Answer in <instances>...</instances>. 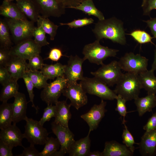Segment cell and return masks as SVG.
<instances>
[{
	"label": "cell",
	"instance_id": "cell-1",
	"mask_svg": "<svg viewBox=\"0 0 156 156\" xmlns=\"http://www.w3.org/2000/svg\"><path fill=\"white\" fill-rule=\"evenodd\" d=\"M92 31L97 40L108 39L122 45L126 44L123 23L115 17L99 20Z\"/></svg>",
	"mask_w": 156,
	"mask_h": 156
},
{
	"label": "cell",
	"instance_id": "cell-2",
	"mask_svg": "<svg viewBox=\"0 0 156 156\" xmlns=\"http://www.w3.org/2000/svg\"><path fill=\"white\" fill-rule=\"evenodd\" d=\"M142 88L138 74L127 72L123 74L114 91L128 101L139 97Z\"/></svg>",
	"mask_w": 156,
	"mask_h": 156
},
{
	"label": "cell",
	"instance_id": "cell-3",
	"mask_svg": "<svg viewBox=\"0 0 156 156\" xmlns=\"http://www.w3.org/2000/svg\"><path fill=\"white\" fill-rule=\"evenodd\" d=\"M100 41L96 40L84 46L82 53L84 61L88 60L90 63L102 65L107 58L116 56L118 50L103 46L100 44Z\"/></svg>",
	"mask_w": 156,
	"mask_h": 156
},
{
	"label": "cell",
	"instance_id": "cell-4",
	"mask_svg": "<svg viewBox=\"0 0 156 156\" xmlns=\"http://www.w3.org/2000/svg\"><path fill=\"white\" fill-rule=\"evenodd\" d=\"M80 83L86 93L97 96L101 99L113 100L117 98V95L114 90L95 77H84Z\"/></svg>",
	"mask_w": 156,
	"mask_h": 156
},
{
	"label": "cell",
	"instance_id": "cell-5",
	"mask_svg": "<svg viewBox=\"0 0 156 156\" xmlns=\"http://www.w3.org/2000/svg\"><path fill=\"white\" fill-rule=\"evenodd\" d=\"M10 30L15 44L33 37L35 27L34 22L28 20H21L5 18L4 19Z\"/></svg>",
	"mask_w": 156,
	"mask_h": 156
},
{
	"label": "cell",
	"instance_id": "cell-6",
	"mask_svg": "<svg viewBox=\"0 0 156 156\" xmlns=\"http://www.w3.org/2000/svg\"><path fill=\"white\" fill-rule=\"evenodd\" d=\"M97 70L90 73L94 77L99 79L108 86L116 84L123 74L118 61L114 60L107 64L101 65Z\"/></svg>",
	"mask_w": 156,
	"mask_h": 156
},
{
	"label": "cell",
	"instance_id": "cell-7",
	"mask_svg": "<svg viewBox=\"0 0 156 156\" xmlns=\"http://www.w3.org/2000/svg\"><path fill=\"white\" fill-rule=\"evenodd\" d=\"M24 133L30 144L43 145L48 138L49 133L47 129L41 125L39 121L27 117Z\"/></svg>",
	"mask_w": 156,
	"mask_h": 156
},
{
	"label": "cell",
	"instance_id": "cell-8",
	"mask_svg": "<svg viewBox=\"0 0 156 156\" xmlns=\"http://www.w3.org/2000/svg\"><path fill=\"white\" fill-rule=\"evenodd\" d=\"M148 59L140 54L126 53L118 61L121 69L138 74L147 70Z\"/></svg>",
	"mask_w": 156,
	"mask_h": 156
},
{
	"label": "cell",
	"instance_id": "cell-9",
	"mask_svg": "<svg viewBox=\"0 0 156 156\" xmlns=\"http://www.w3.org/2000/svg\"><path fill=\"white\" fill-rule=\"evenodd\" d=\"M67 84L65 76L57 77L43 88L40 94L41 99L47 105L55 104Z\"/></svg>",
	"mask_w": 156,
	"mask_h": 156
},
{
	"label": "cell",
	"instance_id": "cell-10",
	"mask_svg": "<svg viewBox=\"0 0 156 156\" xmlns=\"http://www.w3.org/2000/svg\"><path fill=\"white\" fill-rule=\"evenodd\" d=\"M62 94L63 96L70 100L71 106L77 110L88 103L86 93L80 83H68L64 89Z\"/></svg>",
	"mask_w": 156,
	"mask_h": 156
},
{
	"label": "cell",
	"instance_id": "cell-11",
	"mask_svg": "<svg viewBox=\"0 0 156 156\" xmlns=\"http://www.w3.org/2000/svg\"><path fill=\"white\" fill-rule=\"evenodd\" d=\"M42 47L38 44L32 38L22 42L13 47L10 50L11 56H15L25 60H29L33 56L41 52Z\"/></svg>",
	"mask_w": 156,
	"mask_h": 156
},
{
	"label": "cell",
	"instance_id": "cell-12",
	"mask_svg": "<svg viewBox=\"0 0 156 156\" xmlns=\"http://www.w3.org/2000/svg\"><path fill=\"white\" fill-rule=\"evenodd\" d=\"M39 13L49 17H59L64 14L66 8L56 0H31Z\"/></svg>",
	"mask_w": 156,
	"mask_h": 156
},
{
	"label": "cell",
	"instance_id": "cell-13",
	"mask_svg": "<svg viewBox=\"0 0 156 156\" xmlns=\"http://www.w3.org/2000/svg\"><path fill=\"white\" fill-rule=\"evenodd\" d=\"M84 60L77 55L69 57L67 64L65 65L64 76L68 83L72 84L77 83L83 78L82 65Z\"/></svg>",
	"mask_w": 156,
	"mask_h": 156
},
{
	"label": "cell",
	"instance_id": "cell-14",
	"mask_svg": "<svg viewBox=\"0 0 156 156\" xmlns=\"http://www.w3.org/2000/svg\"><path fill=\"white\" fill-rule=\"evenodd\" d=\"M51 129L60 143L59 150L66 154L68 153L72 145L75 141L73 133L68 127L57 123L54 121L51 123Z\"/></svg>",
	"mask_w": 156,
	"mask_h": 156
},
{
	"label": "cell",
	"instance_id": "cell-15",
	"mask_svg": "<svg viewBox=\"0 0 156 156\" xmlns=\"http://www.w3.org/2000/svg\"><path fill=\"white\" fill-rule=\"evenodd\" d=\"M106 102L102 99L99 105H94L87 113L81 116L89 127V133L96 129L107 111L105 108Z\"/></svg>",
	"mask_w": 156,
	"mask_h": 156
},
{
	"label": "cell",
	"instance_id": "cell-16",
	"mask_svg": "<svg viewBox=\"0 0 156 156\" xmlns=\"http://www.w3.org/2000/svg\"><path fill=\"white\" fill-rule=\"evenodd\" d=\"M24 138V133L15 124L11 125L0 131V140L12 148L18 146L23 147L22 141Z\"/></svg>",
	"mask_w": 156,
	"mask_h": 156
},
{
	"label": "cell",
	"instance_id": "cell-17",
	"mask_svg": "<svg viewBox=\"0 0 156 156\" xmlns=\"http://www.w3.org/2000/svg\"><path fill=\"white\" fill-rule=\"evenodd\" d=\"M14 102L12 103V122L16 125L22 120H25L26 116L27 102L25 94L18 92L14 97Z\"/></svg>",
	"mask_w": 156,
	"mask_h": 156
},
{
	"label": "cell",
	"instance_id": "cell-18",
	"mask_svg": "<svg viewBox=\"0 0 156 156\" xmlns=\"http://www.w3.org/2000/svg\"><path fill=\"white\" fill-rule=\"evenodd\" d=\"M138 145L140 152L143 155H155L156 153V129L146 131Z\"/></svg>",
	"mask_w": 156,
	"mask_h": 156
},
{
	"label": "cell",
	"instance_id": "cell-19",
	"mask_svg": "<svg viewBox=\"0 0 156 156\" xmlns=\"http://www.w3.org/2000/svg\"><path fill=\"white\" fill-rule=\"evenodd\" d=\"M12 79L18 81L29 69L26 60L15 56H11L9 62L5 67Z\"/></svg>",
	"mask_w": 156,
	"mask_h": 156
},
{
	"label": "cell",
	"instance_id": "cell-20",
	"mask_svg": "<svg viewBox=\"0 0 156 156\" xmlns=\"http://www.w3.org/2000/svg\"><path fill=\"white\" fill-rule=\"evenodd\" d=\"M102 152L103 156H130L133 153L125 145L115 141L106 142Z\"/></svg>",
	"mask_w": 156,
	"mask_h": 156
},
{
	"label": "cell",
	"instance_id": "cell-21",
	"mask_svg": "<svg viewBox=\"0 0 156 156\" xmlns=\"http://www.w3.org/2000/svg\"><path fill=\"white\" fill-rule=\"evenodd\" d=\"M55 114L54 121L58 124L68 127V122L71 118L70 108L66 101H58L55 104Z\"/></svg>",
	"mask_w": 156,
	"mask_h": 156
},
{
	"label": "cell",
	"instance_id": "cell-22",
	"mask_svg": "<svg viewBox=\"0 0 156 156\" xmlns=\"http://www.w3.org/2000/svg\"><path fill=\"white\" fill-rule=\"evenodd\" d=\"M0 14L5 18L13 19L27 20L16 3L3 1L0 6Z\"/></svg>",
	"mask_w": 156,
	"mask_h": 156
},
{
	"label": "cell",
	"instance_id": "cell-23",
	"mask_svg": "<svg viewBox=\"0 0 156 156\" xmlns=\"http://www.w3.org/2000/svg\"><path fill=\"white\" fill-rule=\"evenodd\" d=\"M88 132L86 137L75 141L68 153L70 156H87L90 151L91 140Z\"/></svg>",
	"mask_w": 156,
	"mask_h": 156
},
{
	"label": "cell",
	"instance_id": "cell-24",
	"mask_svg": "<svg viewBox=\"0 0 156 156\" xmlns=\"http://www.w3.org/2000/svg\"><path fill=\"white\" fill-rule=\"evenodd\" d=\"M134 100L139 115L140 116L146 112H151L156 106V96L155 94H148L145 97H138Z\"/></svg>",
	"mask_w": 156,
	"mask_h": 156
},
{
	"label": "cell",
	"instance_id": "cell-25",
	"mask_svg": "<svg viewBox=\"0 0 156 156\" xmlns=\"http://www.w3.org/2000/svg\"><path fill=\"white\" fill-rule=\"evenodd\" d=\"M139 75L142 88L146 90L148 94H156V77L154 71L148 70Z\"/></svg>",
	"mask_w": 156,
	"mask_h": 156
},
{
	"label": "cell",
	"instance_id": "cell-26",
	"mask_svg": "<svg viewBox=\"0 0 156 156\" xmlns=\"http://www.w3.org/2000/svg\"><path fill=\"white\" fill-rule=\"evenodd\" d=\"M16 3L23 13L30 21L37 22L40 15L31 0H16Z\"/></svg>",
	"mask_w": 156,
	"mask_h": 156
},
{
	"label": "cell",
	"instance_id": "cell-27",
	"mask_svg": "<svg viewBox=\"0 0 156 156\" xmlns=\"http://www.w3.org/2000/svg\"><path fill=\"white\" fill-rule=\"evenodd\" d=\"M65 65L59 62L54 64H44L40 71L48 79L54 80L59 77L64 76Z\"/></svg>",
	"mask_w": 156,
	"mask_h": 156
},
{
	"label": "cell",
	"instance_id": "cell-28",
	"mask_svg": "<svg viewBox=\"0 0 156 156\" xmlns=\"http://www.w3.org/2000/svg\"><path fill=\"white\" fill-rule=\"evenodd\" d=\"M12 122V103L3 102L0 106V128L5 129L11 125Z\"/></svg>",
	"mask_w": 156,
	"mask_h": 156
},
{
	"label": "cell",
	"instance_id": "cell-29",
	"mask_svg": "<svg viewBox=\"0 0 156 156\" xmlns=\"http://www.w3.org/2000/svg\"><path fill=\"white\" fill-rule=\"evenodd\" d=\"M72 8L81 11L88 15L94 16L99 20L105 19L103 14L96 8L92 0H85L78 5Z\"/></svg>",
	"mask_w": 156,
	"mask_h": 156
},
{
	"label": "cell",
	"instance_id": "cell-30",
	"mask_svg": "<svg viewBox=\"0 0 156 156\" xmlns=\"http://www.w3.org/2000/svg\"><path fill=\"white\" fill-rule=\"evenodd\" d=\"M19 85L17 81L12 79L3 86L0 94V101L7 102L10 99L14 97L18 93Z\"/></svg>",
	"mask_w": 156,
	"mask_h": 156
},
{
	"label": "cell",
	"instance_id": "cell-31",
	"mask_svg": "<svg viewBox=\"0 0 156 156\" xmlns=\"http://www.w3.org/2000/svg\"><path fill=\"white\" fill-rule=\"evenodd\" d=\"M36 22L37 26L41 27L46 34L49 35L51 40H54L59 26L54 24L48 17L40 15Z\"/></svg>",
	"mask_w": 156,
	"mask_h": 156
},
{
	"label": "cell",
	"instance_id": "cell-32",
	"mask_svg": "<svg viewBox=\"0 0 156 156\" xmlns=\"http://www.w3.org/2000/svg\"><path fill=\"white\" fill-rule=\"evenodd\" d=\"M9 27L4 19H0V47L10 49L12 43Z\"/></svg>",
	"mask_w": 156,
	"mask_h": 156
},
{
	"label": "cell",
	"instance_id": "cell-33",
	"mask_svg": "<svg viewBox=\"0 0 156 156\" xmlns=\"http://www.w3.org/2000/svg\"><path fill=\"white\" fill-rule=\"evenodd\" d=\"M26 73L33 83L34 87L40 89L43 88L48 84V78L40 71H32L28 69Z\"/></svg>",
	"mask_w": 156,
	"mask_h": 156
},
{
	"label": "cell",
	"instance_id": "cell-34",
	"mask_svg": "<svg viewBox=\"0 0 156 156\" xmlns=\"http://www.w3.org/2000/svg\"><path fill=\"white\" fill-rule=\"evenodd\" d=\"M42 150L40 152V156H51L55 152L60 149V145L57 138L48 137Z\"/></svg>",
	"mask_w": 156,
	"mask_h": 156
},
{
	"label": "cell",
	"instance_id": "cell-35",
	"mask_svg": "<svg viewBox=\"0 0 156 156\" xmlns=\"http://www.w3.org/2000/svg\"><path fill=\"white\" fill-rule=\"evenodd\" d=\"M130 35L133 39L140 44H144L151 42L152 39L154 38L146 31L139 29H136L132 31L128 34Z\"/></svg>",
	"mask_w": 156,
	"mask_h": 156
},
{
	"label": "cell",
	"instance_id": "cell-36",
	"mask_svg": "<svg viewBox=\"0 0 156 156\" xmlns=\"http://www.w3.org/2000/svg\"><path fill=\"white\" fill-rule=\"evenodd\" d=\"M46 33L40 27H35L33 32L34 40L36 43L42 47L49 44L47 40Z\"/></svg>",
	"mask_w": 156,
	"mask_h": 156
},
{
	"label": "cell",
	"instance_id": "cell-37",
	"mask_svg": "<svg viewBox=\"0 0 156 156\" xmlns=\"http://www.w3.org/2000/svg\"><path fill=\"white\" fill-rule=\"evenodd\" d=\"M22 78L24 80L27 90L28 93L30 100L29 102L32 103V106L34 107L36 110V113L38 112L39 108L38 106H36L34 103V93L33 88L34 87V85L28 75L25 73L23 75Z\"/></svg>",
	"mask_w": 156,
	"mask_h": 156
},
{
	"label": "cell",
	"instance_id": "cell-38",
	"mask_svg": "<svg viewBox=\"0 0 156 156\" xmlns=\"http://www.w3.org/2000/svg\"><path fill=\"white\" fill-rule=\"evenodd\" d=\"M123 124L125 127L122 135L123 143L133 153L135 149L134 144H138L139 143H136L135 142L134 138L128 130L127 127L125 123Z\"/></svg>",
	"mask_w": 156,
	"mask_h": 156
},
{
	"label": "cell",
	"instance_id": "cell-39",
	"mask_svg": "<svg viewBox=\"0 0 156 156\" xmlns=\"http://www.w3.org/2000/svg\"><path fill=\"white\" fill-rule=\"evenodd\" d=\"M94 22V21L93 18L86 17L81 19H74L67 23H60V24L61 25H67L71 28H76L90 25L93 23Z\"/></svg>",
	"mask_w": 156,
	"mask_h": 156
},
{
	"label": "cell",
	"instance_id": "cell-40",
	"mask_svg": "<svg viewBox=\"0 0 156 156\" xmlns=\"http://www.w3.org/2000/svg\"><path fill=\"white\" fill-rule=\"evenodd\" d=\"M28 60L27 67L29 69L32 71L40 70L44 64L43 60L40 54L33 56Z\"/></svg>",
	"mask_w": 156,
	"mask_h": 156
},
{
	"label": "cell",
	"instance_id": "cell-41",
	"mask_svg": "<svg viewBox=\"0 0 156 156\" xmlns=\"http://www.w3.org/2000/svg\"><path fill=\"white\" fill-rule=\"evenodd\" d=\"M47 106L44 108L42 117L39 121L40 124L43 126L47 121H49L51 119L55 117V105L52 104L47 105Z\"/></svg>",
	"mask_w": 156,
	"mask_h": 156
},
{
	"label": "cell",
	"instance_id": "cell-42",
	"mask_svg": "<svg viewBox=\"0 0 156 156\" xmlns=\"http://www.w3.org/2000/svg\"><path fill=\"white\" fill-rule=\"evenodd\" d=\"M116 99L117 100L116 107L115 110L117 111L123 118L122 124L125 123V118L127 114L126 102L127 101L120 95H117Z\"/></svg>",
	"mask_w": 156,
	"mask_h": 156
},
{
	"label": "cell",
	"instance_id": "cell-43",
	"mask_svg": "<svg viewBox=\"0 0 156 156\" xmlns=\"http://www.w3.org/2000/svg\"><path fill=\"white\" fill-rule=\"evenodd\" d=\"M10 50L9 49L0 47V66L5 67L9 62L11 58Z\"/></svg>",
	"mask_w": 156,
	"mask_h": 156
},
{
	"label": "cell",
	"instance_id": "cell-44",
	"mask_svg": "<svg viewBox=\"0 0 156 156\" xmlns=\"http://www.w3.org/2000/svg\"><path fill=\"white\" fill-rule=\"evenodd\" d=\"M12 79L7 68L0 66V83L2 86Z\"/></svg>",
	"mask_w": 156,
	"mask_h": 156
},
{
	"label": "cell",
	"instance_id": "cell-45",
	"mask_svg": "<svg viewBox=\"0 0 156 156\" xmlns=\"http://www.w3.org/2000/svg\"><path fill=\"white\" fill-rule=\"evenodd\" d=\"M66 56L62 54L61 49L57 47L52 48L50 51L47 57L45 59H49L52 61H58L62 56Z\"/></svg>",
	"mask_w": 156,
	"mask_h": 156
},
{
	"label": "cell",
	"instance_id": "cell-46",
	"mask_svg": "<svg viewBox=\"0 0 156 156\" xmlns=\"http://www.w3.org/2000/svg\"><path fill=\"white\" fill-rule=\"evenodd\" d=\"M34 145L30 144L27 147H23L24 150L21 154L17 156H40V152L35 147Z\"/></svg>",
	"mask_w": 156,
	"mask_h": 156
},
{
	"label": "cell",
	"instance_id": "cell-47",
	"mask_svg": "<svg viewBox=\"0 0 156 156\" xmlns=\"http://www.w3.org/2000/svg\"><path fill=\"white\" fill-rule=\"evenodd\" d=\"M12 148L0 140V156H13Z\"/></svg>",
	"mask_w": 156,
	"mask_h": 156
},
{
	"label": "cell",
	"instance_id": "cell-48",
	"mask_svg": "<svg viewBox=\"0 0 156 156\" xmlns=\"http://www.w3.org/2000/svg\"><path fill=\"white\" fill-rule=\"evenodd\" d=\"M156 129V112L153 114L148 119L143 129L146 131H151Z\"/></svg>",
	"mask_w": 156,
	"mask_h": 156
},
{
	"label": "cell",
	"instance_id": "cell-49",
	"mask_svg": "<svg viewBox=\"0 0 156 156\" xmlns=\"http://www.w3.org/2000/svg\"><path fill=\"white\" fill-rule=\"evenodd\" d=\"M66 8H72L76 7L85 0H56Z\"/></svg>",
	"mask_w": 156,
	"mask_h": 156
},
{
	"label": "cell",
	"instance_id": "cell-50",
	"mask_svg": "<svg viewBox=\"0 0 156 156\" xmlns=\"http://www.w3.org/2000/svg\"><path fill=\"white\" fill-rule=\"evenodd\" d=\"M143 8V15L149 16L152 10L156 9V0H148Z\"/></svg>",
	"mask_w": 156,
	"mask_h": 156
},
{
	"label": "cell",
	"instance_id": "cell-51",
	"mask_svg": "<svg viewBox=\"0 0 156 156\" xmlns=\"http://www.w3.org/2000/svg\"><path fill=\"white\" fill-rule=\"evenodd\" d=\"M143 21L147 23L153 36V38H156V17L151 18L150 19L147 21Z\"/></svg>",
	"mask_w": 156,
	"mask_h": 156
},
{
	"label": "cell",
	"instance_id": "cell-52",
	"mask_svg": "<svg viewBox=\"0 0 156 156\" xmlns=\"http://www.w3.org/2000/svg\"><path fill=\"white\" fill-rule=\"evenodd\" d=\"M155 49L154 50V58L153 62L152 65L151 70L154 71L156 70V45H155Z\"/></svg>",
	"mask_w": 156,
	"mask_h": 156
},
{
	"label": "cell",
	"instance_id": "cell-53",
	"mask_svg": "<svg viewBox=\"0 0 156 156\" xmlns=\"http://www.w3.org/2000/svg\"><path fill=\"white\" fill-rule=\"evenodd\" d=\"M87 156H103L102 152L98 151L89 152Z\"/></svg>",
	"mask_w": 156,
	"mask_h": 156
},
{
	"label": "cell",
	"instance_id": "cell-54",
	"mask_svg": "<svg viewBox=\"0 0 156 156\" xmlns=\"http://www.w3.org/2000/svg\"><path fill=\"white\" fill-rule=\"evenodd\" d=\"M66 153L64 152L59 150L53 153L51 156H63Z\"/></svg>",
	"mask_w": 156,
	"mask_h": 156
},
{
	"label": "cell",
	"instance_id": "cell-55",
	"mask_svg": "<svg viewBox=\"0 0 156 156\" xmlns=\"http://www.w3.org/2000/svg\"><path fill=\"white\" fill-rule=\"evenodd\" d=\"M148 0H143L142 3V7L145 6Z\"/></svg>",
	"mask_w": 156,
	"mask_h": 156
},
{
	"label": "cell",
	"instance_id": "cell-56",
	"mask_svg": "<svg viewBox=\"0 0 156 156\" xmlns=\"http://www.w3.org/2000/svg\"><path fill=\"white\" fill-rule=\"evenodd\" d=\"M14 0H3V1H6V2H12Z\"/></svg>",
	"mask_w": 156,
	"mask_h": 156
}]
</instances>
